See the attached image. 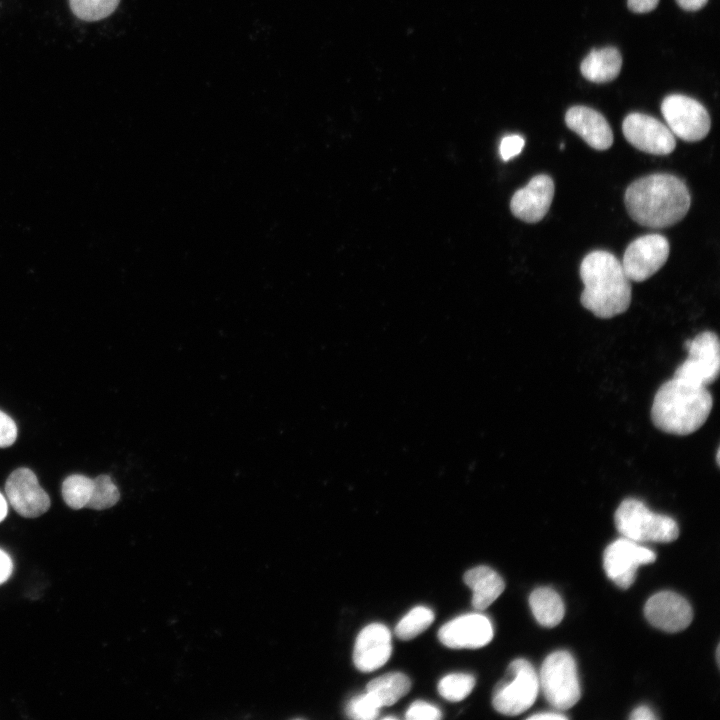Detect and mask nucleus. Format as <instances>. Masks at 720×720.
I'll return each instance as SVG.
<instances>
[{"label":"nucleus","instance_id":"f257e3e1","mask_svg":"<svg viewBox=\"0 0 720 720\" xmlns=\"http://www.w3.org/2000/svg\"><path fill=\"white\" fill-rule=\"evenodd\" d=\"M624 202L636 223L660 229L685 217L691 197L680 178L669 173H654L633 181L625 191Z\"/></svg>","mask_w":720,"mask_h":720},{"label":"nucleus","instance_id":"f03ea898","mask_svg":"<svg viewBox=\"0 0 720 720\" xmlns=\"http://www.w3.org/2000/svg\"><path fill=\"white\" fill-rule=\"evenodd\" d=\"M584 289L581 305L596 317L608 319L627 311L632 298L630 280L612 253L595 250L580 265Z\"/></svg>","mask_w":720,"mask_h":720},{"label":"nucleus","instance_id":"7ed1b4c3","mask_svg":"<svg viewBox=\"0 0 720 720\" xmlns=\"http://www.w3.org/2000/svg\"><path fill=\"white\" fill-rule=\"evenodd\" d=\"M713 407V397L706 386L672 377L655 393L651 420L662 432L685 436L703 426Z\"/></svg>","mask_w":720,"mask_h":720},{"label":"nucleus","instance_id":"20e7f679","mask_svg":"<svg viewBox=\"0 0 720 720\" xmlns=\"http://www.w3.org/2000/svg\"><path fill=\"white\" fill-rule=\"evenodd\" d=\"M615 525L625 538L635 542H672L679 535L676 521L651 511L642 501L624 499L615 511Z\"/></svg>","mask_w":720,"mask_h":720},{"label":"nucleus","instance_id":"39448f33","mask_svg":"<svg viewBox=\"0 0 720 720\" xmlns=\"http://www.w3.org/2000/svg\"><path fill=\"white\" fill-rule=\"evenodd\" d=\"M538 690L539 678L532 664L523 658L515 659L494 688L493 707L507 716L519 715L533 705Z\"/></svg>","mask_w":720,"mask_h":720},{"label":"nucleus","instance_id":"423d86ee","mask_svg":"<svg viewBox=\"0 0 720 720\" xmlns=\"http://www.w3.org/2000/svg\"><path fill=\"white\" fill-rule=\"evenodd\" d=\"M538 678L544 696L555 708L566 710L579 701L581 690L577 668L569 652L561 650L549 654Z\"/></svg>","mask_w":720,"mask_h":720},{"label":"nucleus","instance_id":"0eeeda50","mask_svg":"<svg viewBox=\"0 0 720 720\" xmlns=\"http://www.w3.org/2000/svg\"><path fill=\"white\" fill-rule=\"evenodd\" d=\"M688 357L675 370L673 376L706 386L713 383L720 371V343L713 331L698 333L684 342Z\"/></svg>","mask_w":720,"mask_h":720},{"label":"nucleus","instance_id":"6e6552de","mask_svg":"<svg viewBox=\"0 0 720 720\" xmlns=\"http://www.w3.org/2000/svg\"><path fill=\"white\" fill-rule=\"evenodd\" d=\"M661 112L673 135L684 141H700L710 131L711 119L706 108L691 97L668 95L662 101Z\"/></svg>","mask_w":720,"mask_h":720},{"label":"nucleus","instance_id":"1a4fd4ad","mask_svg":"<svg viewBox=\"0 0 720 720\" xmlns=\"http://www.w3.org/2000/svg\"><path fill=\"white\" fill-rule=\"evenodd\" d=\"M669 242L660 234L636 238L626 248L622 267L630 281L643 282L654 275L667 261Z\"/></svg>","mask_w":720,"mask_h":720},{"label":"nucleus","instance_id":"9d476101","mask_svg":"<svg viewBox=\"0 0 720 720\" xmlns=\"http://www.w3.org/2000/svg\"><path fill=\"white\" fill-rule=\"evenodd\" d=\"M655 553L637 542L621 538L610 545L603 554V567L607 577L618 587L628 589L635 581L640 565L653 563Z\"/></svg>","mask_w":720,"mask_h":720},{"label":"nucleus","instance_id":"9b49d317","mask_svg":"<svg viewBox=\"0 0 720 720\" xmlns=\"http://www.w3.org/2000/svg\"><path fill=\"white\" fill-rule=\"evenodd\" d=\"M622 131L633 147L645 153L668 155L676 147V140L670 129L650 115H627L622 123Z\"/></svg>","mask_w":720,"mask_h":720},{"label":"nucleus","instance_id":"f8f14e48","mask_svg":"<svg viewBox=\"0 0 720 720\" xmlns=\"http://www.w3.org/2000/svg\"><path fill=\"white\" fill-rule=\"evenodd\" d=\"M5 492L10 505L21 516L36 518L50 507V498L28 468L14 470L6 480Z\"/></svg>","mask_w":720,"mask_h":720},{"label":"nucleus","instance_id":"ddd939ff","mask_svg":"<svg viewBox=\"0 0 720 720\" xmlns=\"http://www.w3.org/2000/svg\"><path fill=\"white\" fill-rule=\"evenodd\" d=\"M493 626L488 617L469 613L445 623L438 631L440 642L453 649H476L487 645L493 638Z\"/></svg>","mask_w":720,"mask_h":720},{"label":"nucleus","instance_id":"4468645a","mask_svg":"<svg viewBox=\"0 0 720 720\" xmlns=\"http://www.w3.org/2000/svg\"><path fill=\"white\" fill-rule=\"evenodd\" d=\"M644 614L654 627L669 633L684 630L693 618L688 601L671 591H661L651 596L644 606Z\"/></svg>","mask_w":720,"mask_h":720},{"label":"nucleus","instance_id":"2eb2a0df","mask_svg":"<svg viewBox=\"0 0 720 720\" xmlns=\"http://www.w3.org/2000/svg\"><path fill=\"white\" fill-rule=\"evenodd\" d=\"M554 191V182L550 176L536 175L525 187L514 193L510 202L511 212L526 223H537L549 211Z\"/></svg>","mask_w":720,"mask_h":720},{"label":"nucleus","instance_id":"dca6fc26","mask_svg":"<svg viewBox=\"0 0 720 720\" xmlns=\"http://www.w3.org/2000/svg\"><path fill=\"white\" fill-rule=\"evenodd\" d=\"M392 652L391 633L381 623H372L364 627L358 634L353 661L362 672H371L382 667Z\"/></svg>","mask_w":720,"mask_h":720},{"label":"nucleus","instance_id":"f3484780","mask_svg":"<svg viewBox=\"0 0 720 720\" xmlns=\"http://www.w3.org/2000/svg\"><path fill=\"white\" fill-rule=\"evenodd\" d=\"M565 123L593 149L603 151L613 144V132L607 120L590 107L577 105L569 108Z\"/></svg>","mask_w":720,"mask_h":720},{"label":"nucleus","instance_id":"a211bd4d","mask_svg":"<svg viewBox=\"0 0 720 720\" xmlns=\"http://www.w3.org/2000/svg\"><path fill=\"white\" fill-rule=\"evenodd\" d=\"M466 585L472 590V605L483 610L489 607L504 591L502 577L488 566H477L464 574Z\"/></svg>","mask_w":720,"mask_h":720},{"label":"nucleus","instance_id":"6ab92c4d","mask_svg":"<svg viewBox=\"0 0 720 720\" xmlns=\"http://www.w3.org/2000/svg\"><path fill=\"white\" fill-rule=\"evenodd\" d=\"M622 67V56L615 47L592 50L581 62L580 71L589 81L606 83L615 79Z\"/></svg>","mask_w":720,"mask_h":720},{"label":"nucleus","instance_id":"aec40b11","mask_svg":"<svg viewBox=\"0 0 720 720\" xmlns=\"http://www.w3.org/2000/svg\"><path fill=\"white\" fill-rule=\"evenodd\" d=\"M529 605L535 619L544 627H554L563 619L565 612L563 601L550 587L533 590L529 597Z\"/></svg>","mask_w":720,"mask_h":720},{"label":"nucleus","instance_id":"412c9836","mask_svg":"<svg viewBox=\"0 0 720 720\" xmlns=\"http://www.w3.org/2000/svg\"><path fill=\"white\" fill-rule=\"evenodd\" d=\"M410 688V679L405 674L391 672L371 680L367 684L366 692L381 708L395 704Z\"/></svg>","mask_w":720,"mask_h":720},{"label":"nucleus","instance_id":"4be33fe9","mask_svg":"<svg viewBox=\"0 0 720 720\" xmlns=\"http://www.w3.org/2000/svg\"><path fill=\"white\" fill-rule=\"evenodd\" d=\"M434 621V613L425 606L411 609L396 625L395 634L402 640H411L425 631Z\"/></svg>","mask_w":720,"mask_h":720},{"label":"nucleus","instance_id":"5701e85b","mask_svg":"<svg viewBox=\"0 0 720 720\" xmlns=\"http://www.w3.org/2000/svg\"><path fill=\"white\" fill-rule=\"evenodd\" d=\"M93 489V479L80 474L68 476L62 483V497L73 509L86 507Z\"/></svg>","mask_w":720,"mask_h":720},{"label":"nucleus","instance_id":"b1692460","mask_svg":"<svg viewBox=\"0 0 720 720\" xmlns=\"http://www.w3.org/2000/svg\"><path fill=\"white\" fill-rule=\"evenodd\" d=\"M475 686V678L470 674L453 673L443 677L438 683L439 694L448 701L457 702L466 698Z\"/></svg>","mask_w":720,"mask_h":720},{"label":"nucleus","instance_id":"393cba45","mask_svg":"<svg viewBox=\"0 0 720 720\" xmlns=\"http://www.w3.org/2000/svg\"><path fill=\"white\" fill-rule=\"evenodd\" d=\"M120 0H69L72 12L84 21H98L112 14Z\"/></svg>","mask_w":720,"mask_h":720},{"label":"nucleus","instance_id":"a878e982","mask_svg":"<svg viewBox=\"0 0 720 720\" xmlns=\"http://www.w3.org/2000/svg\"><path fill=\"white\" fill-rule=\"evenodd\" d=\"M119 491L108 475H99L93 479V489L86 507L102 510L115 505L119 500Z\"/></svg>","mask_w":720,"mask_h":720},{"label":"nucleus","instance_id":"bb28decb","mask_svg":"<svg viewBox=\"0 0 720 720\" xmlns=\"http://www.w3.org/2000/svg\"><path fill=\"white\" fill-rule=\"evenodd\" d=\"M380 707L370 694L363 693L352 698L346 705L347 717L356 720H372L379 714Z\"/></svg>","mask_w":720,"mask_h":720},{"label":"nucleus","instance_id":"cd10ccee","mask_svg":"<svg viewBox=\"0 0 720 720\" xmlns=\"http://www.w3.org/2000/svg\"><path fill=\"white\" fill-rule=\"evenodd\" d=\"M409 720H437L441 718L440 710L424 701H415L406 711Z\"/></svg>","mask_w":720,"mask_h":720},{"label":"nucleus","instance_id":"c85d7f7f","mask_svg":"<svg viewBox=\"0 0 720 720\" xmlns=\"http://www.w3.org/2000/svg\"><path fill=\"white\" fill-rule=\"evenodd\" d=\"M17 438V426L13 419L0 410V448L11 446Z\"/></svg>","mask_w":720,"mask_h":720},{"label":"nucleus","instance_id":"c756f323","mask_svg":"<svg viewBox=\"0 0 720 720\" xmlns=\"http://www.w3.org/2000/svg\"><path fill=\"white\" fill-rule=\"evenodd\" d=\"M524 144L525 140L520 135H508L504 137L499 146L501 158L507 161L517 156L522 151Z\"/></svg>","mask_w":720,"mask_h":720},{"label":"nucleus","instance_id":"7c9ffc66","mask_svg":"<svg viewBox=\"0 0 720 720\" xmlns=\"http://www.w3.org/2000/svg\"><path fill=\"white\" fill-rule=\"evenodd\" d=\"M659 0H627V6L634 13H647L656 8Z\"/></svg>","mask_w":720,"mask_h":720},{"label":"nucleus","instance_id":"2f4dec72","mask_svg":"<svg viewBox=\"0 0 720 720\" xmlns=\"http://www.w3.org/2000/svg\"><path fill=\"white\" fill-rule=\"evenodd\" d=\"M12 572V562L10 557L0 550V584L5 582Z\"/></svg>","mask_w":720,"mask_h":720},{"label":"nucleus","instance_id":"473e14b6","mask_svg":"<svg viewBox=\"0 0 720 720\" xmlns=\"http://www.w3.org/2000/svg\"><path fill=\"white\" fill-rule=\"evenodd\" d=\"M656 716L653 714L651 709L647 706H639L635 710L632 711L630 715V719L633 720H652L655 719Z\"/></svg>","mask_w":720,"mask_h":720},{"label":"nucleus","instance_id":"72a5a7b5","mask_svg":"<svg viewBox=\"0 0 720 720\" xmlns=\"http://www.w3.org/2000/svg\"><path fill=\"white\" fill-rule=\"evenodd\" d=\"M708 0H676L677 4L686 11H697L706 5Z\"/></svg>","mask_w":720,"mask_h":720},{"label":"nucleus","instance_id":"f704fd0d","mask_svg":"<svg viewBox=\"0 0 720 720\" xmlns=\"http://www.w3.org/2000/svg\"><path fill=\"white\" fill-rule=\"evenodd\" d=\"M529 719H534V720H546V719H550V720H563V719H567V717H566L565 715L561 714V713L546 712V713L534 714V715L530 716Z\"/></svg>","mask_w":720,"mask_h":720},{"label":"nucleus","instance_id":"c9c22d12","mask_svg":"<svg viewBox=\"0 0 720 720\" xmlns=\"http://www.w3.org/2000/svg\"><path fill=\"white\" fill-rule=\"evenodd\" d=\"M7 515V502L4 496L0 493V522L6 517Z\"/></svg>","mask_w":720,"mask_h":720},{"label":"nucleus","instance_id":"e433bc0d","mask_svg":"<svg viewBox=\"0 0 720 720\" xmlns=\"http://www.w3.org/2000/svg\"><path fill=\"white\" fill-rule=\"evenodd\" d=\"M716 462H717L718 465L720 464V461H719V449L717 450V454H716Z\"/></svg>","mask_w":720,"mask_h":720}]
</instances>
